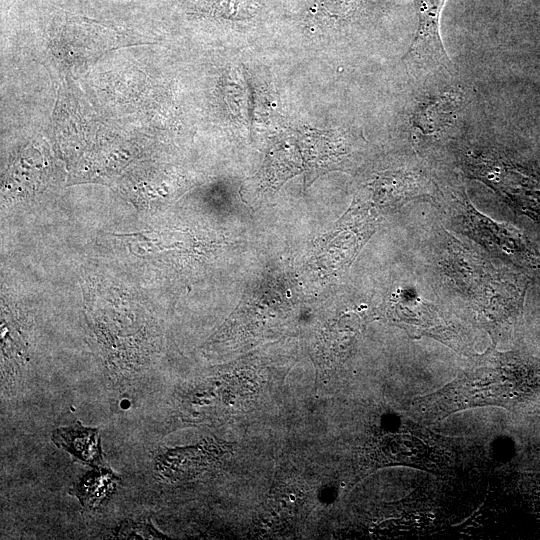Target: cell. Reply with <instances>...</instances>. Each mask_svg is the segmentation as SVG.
I'll return each instance as SVG.
<instances>
[{"instance_id":"5b68a950","label":"cell","mask_w":540,"mask_h":540,"mask_svg":"<svg viewBox=\"0 0 540 540\" xmlns=\"http://www.w3.org/2000/svg\"><path fill=\"white\" fill-rule=\"evenodd\" d=\"M463 95L455 89L442 90L423 97L413 114V127L424 135L445 132L462 106Z\"/></svg>"},{"instance_id":"9c48e42d","label":"cell","mask_w":540,"mask_h":540,"mask_svg":"<svg viewBox=\"0 0 540 540\" xmlns=\"http://www.w3.org/2000/svg\"><path fill=\"white\" fill-rule=\"evenodd\" d=\"M533 480L535 482V488L533 489V493L537 496L536 500L540 503V476L533 477Z\"/></svg>"},{"instance_id":"7a4b0ae2","label":"cell","mask_w":540,"mask_h":540,"mask_svg":"<svg viewBox=\"0 0 540 540\" xmlns=\"http://www.w3.org/2000/svg\"><path fill=\"white\" fill-rule=\"evenodd\" d=\"M451 240L443 258L445 276L471 301L473 308L493 322H511L519 318L529 284L526 275L494 269Z\"/></svg>"},{"instance_id":"6da1fadb","label":"cell","mask_w":540,"mask_h":540,"mask_svg":"<svg viewBox=\"0 0 540 540\" xmlns=\"http://www.w3.org/2000/svg\"><path fill=\"white\" fill-rule=\"evenodd\" d=\"M468 371L455 387L434 402L441 410L465 404L495 402L527 408L540 401V359L521 351H493Z\"/></svg>"},{"instance_id":"ba28073f","label":"cell","mask_w":540,"mask_h":540,"mask_svg":"<svg viewBox=\"0 0 540 540\" xmlns=\"http://www.w3.org/2000/svg\"><path fill=\"white\" fill-rule=\"evenodd\" d=\"M118 537L124 539H162L163 534L158 532L148 521L123 522L118 531Z\"/></svg>"},{"instance_id":"277c9868","label":"cell","mask_w":540,"mask_h":540,"mask_svg":"<svg viewBox=\"0 0 540 540\" xmlns=\"http://www.w3.org/2000/svg\"><path fill=\"white\" fill-rule=\"evenodd\" d=\"M444 0H419V25L403 62L414 76L452 73L453 64L440 36V13Z\"/></svg>"},{"instance_id":"3957f363","label":"cell","mask_w":540,"mask_h":540,"mask_svg":"<svg viewBox=\"0 0 540 540\" xmlns=\"http://www.w3.org/2000/svg\"><path fill=\"white\" fill-rule=\"evenodd\" d=\"M451 198L449 212L462 232L496 256L518 267L540 271V253L520 230L478 212L464 192L452 193Z\"/></svg>"},{"instance_id":"8992f818","label":"cell","mask_w":540,"mask_h":540,"mask_svg":"<svg viewBox=\"0 0 540 540\" xmlns=\"http://www.w3.org/2000/svg\"><path fill=\"white\" fill-rule=\"evenodd\" d=\"M52 441L79 462L93 468L105 466L98 428L85 427L77 422L73 426L54 430Z\"/></svg>"},{"instance_id":"52a82bcc","label":"cell","mask_w":540,"mask_h":540,"mask_svg":"<svg viewBox=\"0 0 540 540\" xmlns=\"http://www.w3.org/2000/svg\"><path fill=\"white\" fill-rule=\"evenodd\" d=\"M120 478L108 467L93 468L83 475L69 491L85 508L99 507L116 491Z\"/></svg>"}]
</instances>
